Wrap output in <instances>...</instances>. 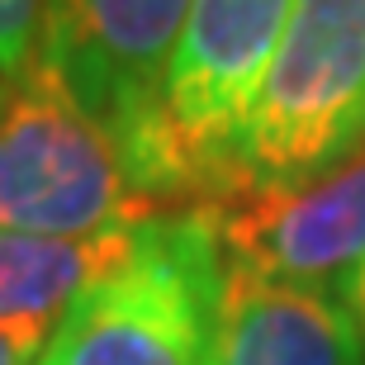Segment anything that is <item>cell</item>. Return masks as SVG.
Here are the masks:
<instances>
[{"instance_id":"obj_1","label":"cell","mask_w":365,"mask_h":365,"mask_svg":"<svg viewBox=\"0 0 365 365\" xmlns=\"http://www.w3.org/2000/svg\"><path fill=\"white\" fill-rule=\"evenodd\" d=\"M223 280L209 209L157 214L133 252L67 304L34 365H204Z\"/></svg>"},{"instance_id":"obj_10","label":"cell","mask_w":365,"mask_h":365,"mask_svg":"<svg viewBox=\"0 0 365 365\" xmlns=\"http://www.w3.org/2000/svg\"><path fill=\"white\" fill-rule=\"evenodd\" d=\"M53 337V323H0V365H34Z\"/></svg>"},{"instance_id":"obj_4","label":"cell","mask_w":365,"mask_h":365,"mask_svg":"<svg viewBox=\"0 0 365 365\" xmlns=\"http://www.w3.org/2000/svg\"><path fill=\"white\" fill-rule=\"evenodd\" d=\"M190 0H48L43 53L67 71L91 114L123 148L162 214L195 209L166 128V76Z\"/></svg>"},{"instance_id":"obj_11","label":"cell","mask_w":365,"mask_h":365,"mask_svg":"<svg viewBox=\"0 0 365 365\" xmlns=\"http://www.w3.org/2000/svg\"><path fill=\"white\" fill-rule=\"evenodd\" d=\"M332 294L341 299V309H346V318H351V327H356V337H361V351H365V257L356 261L346 275H341Z\"/></svg>"},{"instance_id":"obj_12","label":"cell","mask_w":365,"mask_h":365,"mask_svg":"<svg viewBox=\"0 0 365 365\" xmlns=\"http://www.w3.org/2000/svg\"><path fill=\"white\" fill-rule=\"evenodd\" d=\"M0 95H5V81H0Z\"/></svg>"},{"instance_id":"obj_2","label":"cell","mask_w":365,"mask_h":365,"mask_svg":"<svg viewBox=\"0 0 365 365\" xmlns=\"http://www.w3.org/2000/svg\"><path fill=\"white\" fill-rule=\"evenodd\" d=\"M157 214L114 133L38 48L0 95V228L95 237Z\"/></svg>"},{"instance_id":"obj_3","label":"cell","mask_w":365,"mask_h":365,"mask_svg":"<svg viewBox=\"0 0 365 365\" xmlns=\"http://www.w3.org/2000/svg\"><path fill=\"white\" fill-rule=\"evenodd\" d=\"M365 138V0H294L228 157V195L289 185ZM218 200V204H223Z\"/></svg>"},{"instance_id":"obj_9","label":"cell","mask_w":365,"mask_h":365,"mask_svg":"<svg viewBox=\"0 0 365 365\" xmlns=\"http://www.w3.org/2000/svg\"><path fill=\"white\" fill-rule=\"evenodd\" d=\"M48 0H0V81H14L38 57Z\"/></svg>"},{"instance_id":"obj_7","label":"cell","mask_w":365,"mask_h":365,"mask_svg":"<svg viewBox=\"0 0 365 365\" xmlns=\"http://www.w3.org/2000/svg\"><path fill=\"white\" fill-rule=\"evenodd\" d=\"M204 365H365V351L332 289L228 266Z\"/></svg>"},{"instance_id":"obj_6","label":"cell","mask_w":365,"mask_h":365,"mask_svg":"<svg viewBox=\"0 0 365 365\" xmlns=\"http://www.w3.org/2000/svg\"><path fill=\"white\" fill-rule=\"evenodd\" d=\"M209 218L232 271L337 289L365 257V138L304 180L209 204Z\"/></svg>"},{"instance_id":"obj_5","label":"cell","mask_w":365,"mask_h":365,"mask_svg":"<svg viewBox=\"0 0 365 365\" xmlns=\"http://www.w3.org/2000/svg\"><path fill=\"white\" fill-rule=\"evenodd\" d=\"M289 5L294 0H190L166 76V128L195 209L228 195L232 143L275 57Z\"/></svg>"},{"instance_id":"obj_8","label":"cell","mask_w":365,"mask_h":365,"mask_svg":"<svg viewBox=\"0 0 365 365\" xmlns=\"http://www.w3.org/2000/svg\"><path fill=\"white\" fill-rule=\"evenodd\" d=\"M138 228L95 237H43L0 228V323H57L71 299L133 252Z\"/></svg>"}]
</instances>
